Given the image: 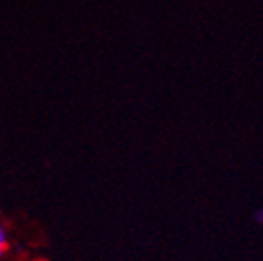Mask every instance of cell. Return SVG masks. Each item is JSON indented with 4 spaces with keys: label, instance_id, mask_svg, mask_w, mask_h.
I'll return each mask as SVG.
<instances>
[{
    "label": "cell",
    "instance_id": "6da1fadb",
    "mask_svg": "<svg viewBox=\"0 0 263 261\" xmlns=\"http://www.w3.org/2000/svg\"><path fill=\"white\" fill-rule=\"evenodd\" d=\"M2 243H6V232H4V229L0 227V245H2Z\"/></svg>",
    "mask_w": 263,
    "mask_h": 261
},
{
    "label": "cell",
    "instance_id": "7a4b0ae2",
    "mask_svg": "<svg viewBox=\"0 0 263 261\" xmlns=\"http://www.w3.org/2000/svg\"><path fill=\"white\" fill-rule=\"evenodd\" d=\"M6 250H8V243H2V245H0V256H2Z\"/></svg>",
    "mask_w": 263,
    "mask_h": 261
}]
</instances>
